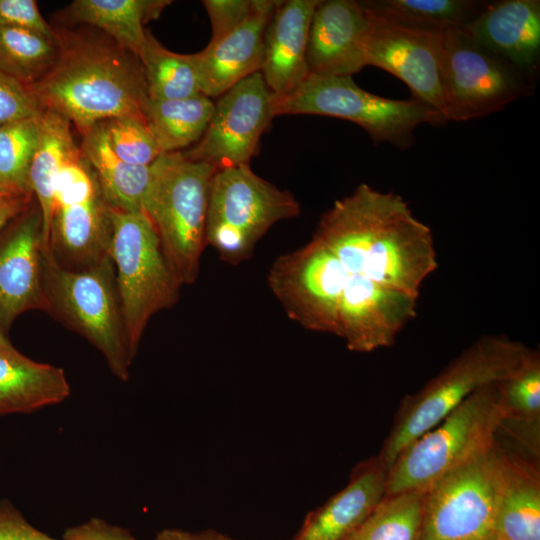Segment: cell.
<instances>
[{
  "mask_svg": "<svg viewBox=\"0 0 540 540\" xmlns=\"http://www.w3.org/2000/svg\"><path fill=\"white\" fill-rule=\"evenodd\" d=\"M58 38L10 27H0V71L26 86L39 82L55 65Z\"/></svg>",
  "mask_w": 540,
  "mask_h": 540,
  "instance_id": "obj_31",
  "label": "cell"
},
{
  "mask_svg": "<svg viewBox=\"0 0 540 540\" xmlns=\"http://www.w3.org/2000/svg\"><path fill=\"white\" fill-rule=\"evenodd\" d=\"M76 146L70 121L57 112L44 110L39 118V140L29 168V186L41 211L45 248H49L55 180Z\"/></svg>",
  "mask_w": 540,
  "mask_h": 540,
  "instance_id": "obj_27",
  "label": "cell"
},
{
  "mask_svg": "<svg viewBox=\"0 0 540 540\" xmlns=\"http://www.w3.org/2000/svg\"><path fill=\"white\" fill-rule=\"evenodd\" d=\"M503 419L540 425V355L530 350L522 364L497 383Z\"/></svg>",
  "mask_w": 540,
  "mask_h": 540,
  "instance_id": "obj_34",
  "label": "cell"
},
{
  "mask_svg": "<svg viewBox=\"0 0 540 540\" xmlns=\"http://www.w3.org/2000/svg\"><path fill=\"white\" fill-rule=\"evenodd\" d=\"M43 290L46 312L77 332L105 358L120 380L129 378L132 356L111 257L82 269H69L43 253Z\"/></svg>",
  "mask_w": 540,
  "mask_h": 540,
  "instance_id": "obj_4",
  "label": "cell"
},
{
  "mask_svg": "<svg viewBox=\"0 0 540 540\" xmlns=\"http://www.w3.org/2000/svg\"><path fill=\"white\" fill-rule=\"evenodd\" d=\"M369 17L359 1L326 0L315 7L308 34L309 74L352 77L366 66Z\"/></svg>",
  "mask_w": 540,
  "mask_h": 540,
  "instance_id": "obj_18",
  "label": "cell"
},
{
  "mask_svg": "<svg viewBox=\"0 0 540 540\" xmlns=\"http://www.w3.org/2000/svg\"><path fill=\"white\" fill-rule=\"evenodd\" d=\"M348 275L338 258L312 238L299 249L280 255L267 280L289 318L308 330L335 335Z\"/></svg>",
  "mask_w": 540,
  "mask_h": 540,
  "instance_id": "obj_13",
  "label": "cell"
},
{
  "mask_svg": "<svg viewBox=\"0 0 540 540\" xmlns=\"http://www.w3.org/2000/svg\"><path fill=\"white\" fill-rule=\"evenodd\" d=\"M312 238L349 274L415 297L438 266L430 227L400 195L364 183L322 214Z\"/></svg>",
  "mask_w": 540,
  "mask_h": 540,
  "instance_id": "obj_1",
  "label": "cell"
},
{
  "mask_svg": "<svg viewBox=\"0 0 540 540\" xmlns=\"http://www.w3.org/2000/svg\"><path fill=\"white\" fill-rule=\"evenodd\" d=\"M63 540H137L119 526L111 525L100 518H91L74 527L67 528Z\"/></svg>",
  "mask_w": 540,
  "mask_h": 540,
  "instance_id": "obj_40",
  "label": "cell"
},
{
  "mask_svg": "<svg viewBox=\"0 0 540 540\" xmlns=\"http://www.w3.org/2000/svg\"><path fill=\"white\" fill-rule=\"evenodd\" d=\"M425 489L385 496L344 540H420Z\"/></svg>",
  "mask_w": 540,
  "mask_h": 540,
  "instance_id": "obj_32",
  "label": "cell"
},
{
  "mask_svg": "<svg viewBox=\"0 0 540 540\" xmlns=\"http://www.w3.org/2000/svg\"><path fill=\"white\" fill-rule=\"evenodd\" d=\"M43 111L26 85L0 71V127L38 117Z\"/></svg>",
  "mask_w": 540,
  "mask_h": 540,
  "instance_id": "obj_36",
  "label": "cell"
},
{
  "mask_svg": "<svg viewBox=\"0 0 540 540\" xmlns=\"http://www.w3.org/2000/svg\"><path fill=\"white\" fill-rule=\"evenodd\" d=\"M494 535L504 540H540L538 464L506 451Z\"/></svg>",
  "mask_w": 540,
  "mask_h": 540,
  "instance_id": "obj_25",
  "label": "cell"
},
{
  "mask_svg": "<svg viewBox=\"0 0 540 540\" xmlns=\"http://www.w3.org/2000/svg\"><path fill=\"white\" fill-rule=\"evenodd\" d=\"M299 214L294 195L258 176L249 164L221 168L210 184L206 244L222 261L236 265L252 256L270 227Z\"/></svg>",
  "mask_w": 540,
  "mask_h": 540,
  "instance_id": "obj_9",
  "label": "cell"
},
{
  "mask_svg": "<svg viewBox=\"0 0 540 540\" xmlns=\"http://www.w3.org/2000/svg\"><path fill=\"white\" fill-rule=\"evenodd\" d=\"M71 388L62 368L22 353H0V414L30 413L63 402Z\"/></svg>",
  "mask_w": 540,
  "mask_h": 540,
  "instance_id": "obj_23",
  "label": "cell"
},
{
  "mask_svg": "<svg viewBox=\"0 0 540 540\" xmlns=\"http://www.w3.org/2000/svg\"><path fill=\"white\" fill-rule=\"evenodd\" d=\"M152 170L143 211L151 220L181 284H193L207 245L206 214L216 169L205 162L190 160L180 151L159 155L152 163Z\"/></svg>",
  "mask_w": 540,
  "mask_h": 540,
  "instance_id": "obj_5",
  "label": "cell"
},
{
  "mask_svg": "<svg viewBox=\"0 0 540 540\" xmlns=\"http://www.w3.org/2000/svg\"><path fill=\"white\" fill-rule=\"evenodd\" d=\"M278 2L256 0L254 9L239 27L196 53L203 95L219 97L241 80L260 72L265 33Z\"/></svg>",
  "mask_w": 540,
  "mask_h": 540,
  "instance_id": "obj_20",
  "label": "cell"
},
{
  "mask_svg": "<svg viewBox=\"0 0 540 540\" xmlns=\"http://www.w3.org/2000/svg\"><path fill=\"white\" fill-rule=\"evenodd\" d=\"M388 468L378 455L359 462L348 484L311 511L292 540H344L374 511L386 494Z\"/></svg>",
  "mask_w": 540,
  "mask_h": 540,
  "instance_id": "obj_21",
  "label": "cell"
},
{
  "mask_svg": "<svg viewBox=\"0 0 540 540\" xmlns=\"http://www.w3.org/2000/svg\"><path fill=\"white\" fill-rule=\"evenodd\" d=\"M33 195L0 192V228L22 214L30 205Z\"/></svg>",
  "mask_w": 540,
  "mask_h": 540,
  "instance_id": "obj_41",
  "label": "cell"
},
{
  "mask_svg": "<svg viewBox=\"0 0 540 540\" xmlns=\"http://www.w3.org/2000/svg\"><path fill=\"white\" fill-rule=\"evenodd\" d=\"M0 27L34 31L56 38V30L43 18L34 0H0Z\"/></svg>",
  "mask_w": 540,
  "mask_h": 540,
  "instance_id": "obj_38",
  "label": "cell"
},
{
  "mask_svg": "<svg viewBox=\"0 0 540 540\" xmlns=\"http://www.w3.org/2000/svg\"><path fill=\"white\" fill-rule=\"evenodd\" d=\"M273 98L260 72L241 80L219 96L203 136L182 154L216 170L249 164L274 117Z\"/></svg>",
  "mask_w": 540,
  "mask_h": 540,
  "instance_id": "obj_14",
  "label": "cell"
},
{
  "mask_svg": "<svg viewBox=\"0 0 540 540\" xmlns=\"http://www.w3.org/2000/svg\"><path fill=\"white\" fill-rule=\"evenodd\" d=\"M484 540H504V539H502V538H500V537H498L496 535H492V536H490V537H488V538H486Z\"/></svg>",
  "mask_w": 540,
  "mask_h": 540,
  "instance_id": "obj_44",
  "label": "cell"
},
{
  "mask_svg": "<svg viewBox=\"0 0 540 540\" xmlns=\"http://www.w3.org/2000/svg\"><path fill=\"white\" fill-rule=\"evenodd\" d=\"M368 17L366 65L402 80L413 98L430 105L447 121L442 81L444 32L397 26Z\"/></svg>",
  "mask_w": 540,
  "mask_h": 540,
  "instance_id": "obj_15",
  "label": "cell"
},
{
  "mask_svg": "<svg viewBox=\"0 0 540 540\" xmlns=\"http://www.w3.org/2000/svg\"><path fill=\"white\" fill-rule=\"evenodd\" d=\"M418 297L349 274L337 313L336 336L349 350L367 353L392 346L417 314Z\"/></svg>",
  "mask_w": 540,
  "mask_h": 540,
  "instance_id": "obj_16",
  "label": "cell"
},
{
  "mask_svg": "<svg viewBox=\"0 0 540 540\" xmlns=\"http://www.w3.org/2000/svg\"><path fill=\"white\" fill-rule=\"evenodd\" d=\"M0 540H57L32 526L8 500L0 501Z\"/></svg>",
  "mask_w": 540,
  "mask_h": 540,
  "instance_id": "obj_39",
  "label": "cell"
},
{
  "mask_svg": "<svg viewBox=\"0 0 540 540\" xmlns=\"http://www.w3.org/2000/svg\"><path fill=\"white\" fill-rule=\"evenodd\" d=\"M110 257L115 270L127 341L135 357L151 317L179 300L181 282L172 270L158 234L145 212L109 207Z\"/></svg>",
  "mask_w": 540,
  "mask_h": 540,
  "instance_id": "obj_7",
  "label": "cell"
},
{
  "mask_svg": "<svg viewBox=\"0 0 540 540\" xmlns=\"http://www.w3.org/2000/svg\"><path fill=\"white\" fill-rule=\"evenodd\" d=\"M506 468L497 443L426 488L420 540H484L494 535Z\"/></svg>",
  "mask_w": 540,
  "mask_h": 540,
  "instance_id": "obj_10",
  "label": "cell"
},
{
  "mask_svg": "<svg viewBox=\"0 0 540 540\" xmlns=\"http://www.w3.org/2000/svg\"><path fill=\"white\" fill-rule=\"evenodd\" d=\"M111 150L121 160L140 166L151 165L161 155L146 120L135 116L102 122Z\"/></svg>",
  "mask_w": 540,
  "mask_h": 540,
  "instance_id": "obj_35",
  "label": "cell"
},
{
  "mask_svg": "<svg viewBox=\"0 0 540 540\" xmlns=\"http://www.w3.org/2000/svg\"><path fill=\"white\" fill-rule=\"evenodd\" d=\"M0 353L9 354V355H18L21 353L7 339L1 327H0Z\"/></svg>",
  "mask_w": 540,
  "mask_h": 540,
  "instance_id": "obj_43",
  "label": "cell"
},
{
  "mask_svg": "<svg viewBox=\"0 0 540 540\" xmlns=\"http://www.w3.org/2000/svg\"><path fill=\"white\" fill-rule=\"evenodd\" d=\"M40 116L0 127V192L33 195L29 168L39 140Z\"/></svg>",
  "mask_w": 540,
  "mask_h": 540,
  "instance_id": "obj_33",
  "label": "cell"
},
{
  "mask_svg": "<svg viewBox=\"0 0 540 540\" xmlns=\"http://www.w3.org/2000/svg\"><path fill=\"white\" fill-rule=\"evenodd\" d=\"M82 135L80 149L97 177L107 205L126 212L143 211L152 181V164L133 165L118 158L109 146L102 123Z\"/></svg>",
  "mask_w": 540,
  "mask_h": 540,
  "instance_id": "obj_24",
  "label": "cell"
},
{
  "mask_svg": "<svg viewBox=\"0 0 540 540\" xmlns=\"http://www.w3.org/2000/svg\"><path fill=\"white\" fill-rule=\"evenodd\" d=\"M55 30L59 57L45 77L27 86L43 110L62 115L81 134L113 118L145 119L149 98L136 55L103 33Z\"/></svg>",
  "mask_w": 540,
  "mask_h": 540,
  "instance_id": "obj_2",
  "label": "cell"
},
{
  "mask_svg": "<svg viewBox=\"0 0 540 540\" xmlns=\"http://www.w3.org/2000/svg\"><path fill=\"white\" fill-rule=\"evenodd\" d=\"M273 115L309 114L341 118L361 126L375 143L387 142L408 149L414 142V130L428 123L447 121L425 102L388 99L359 86L352 77L309 74L295 89L275 96Z\"/></svg>",
  "mask_w": 540,
  "mask_h": 540,
  "instance_id": "obj_8",
  "label": "cell"
},
{
  "mask_svg": "<svg viewBox=\"0 0 540 540\" xmlns=\"http://www.w3.org/2000/svg\"><path fill=\"white\" fill-rule=\"evenodd\" d=\"M214 111V102L205 95L179 100H149L146 123L161 154L180 152L203 136Z\"/></svg>",
  "mask_w": 540,
  "mask_h": 540,
  "instance_id": "obj_29",
  "label": "cell"
},
{
  "mask_svg": "<svg viewBox=\"0 0 540 540\" xmlns=\"http://www.w3.org/2000/svg\"><path fill=\"white\" fill-rule=\"evenodd\" d=\"M43 221L33 204L0 234V327L26 311L46 312L43 290Z\"/></svg>",
  "mask_w": 540,
  "mask_h": 540,
  "instance_id": "obj_17",
  "label": "cell"
},
{
  "mask_svg": "<svg viewBox=\"0 0 540 540\" xmlns=\"http://www.w3.org/2000/svg\"><path fill=\"white\" fill-rule=\"evenodd\" d=\"M212 35L209 45H214L239 27L254 9L256 0H204Z\"/></svg>",
  "mask_w": 540,
  "mask_h": 540,
  "instance_id": "obj_37",
  "label": "cell"
},
{
  "mask_svg": "<svg viewBox=\"0 0 540 540\" xmlns=\"http://www.w3.org/2000/svg\"><path fill=\"white\" fill-rule=\"evenodd\" d=\"M504 335H483L418 391L406 395L377 454L389 469L399 454L468 396L509 377L530 352Z\"/></svg>",
  "mask_w": 540,
  "mask_h": 540,
  "instance_id": "obj_3",
  "label": "cell"
},
{
  "mask_svg": "<svg viewBox=\"0 0 540 540\" xmlns=\"http://www.w3.org/2000/svg\"><path fill=\"white\" fill-rule=\"evenodd\" d=\"M155 540H235L227 535L209 529L201 532H189L176 528H166L160 531Z\"/></svg>",
  "mask_w": 540,
  "mask_h": 540,
  "instance_id": "obj_42",
  "label": "cell"
},
{
  "mask_svg": "<svg viewBox=\"0 0 540 540\" xmlns=\"http://www.w3.org/2000/svg\"><path fill=\"white\" fill-rule=\"evenodd\" d=\"M139 59L149 100H179L203 95L196 53L171 52L147 31Z\"/></svg>",
  "mask_w": 540,
  "mask_h": 540,
  "instance_id": "obj_30",
  "label": "cell"
},
{
  "mask_svg": "<svg viewBox=\"0 0 540 540\" xmlns=\"http://www.w3.org/2000/svg\"><path fill=\"white\" fill-rule=\"evenodd\" d=\"M372 18L408 28L445 32L464 28L489 3L483 0H363Z\"/></svg>",
  "mask_w": 540,
  "mask_h": 540,
  "instance_id": "obj_28",
  "label": "cell"
},
{
  "mask_svg": "<svg viewBox=\"0 0 540 540\" xmlns=\"http://www.w3.org/2000/svg\"><path fill=\"white\" fill-rule=\"evenodd\" d=\"M463 30L536 83L540 70V1H489Z\"/></svg>",
  "mask_w": 540,
  "mask_h": 540,
  "instance_id": "obj_19",
  "label": "cell"
},
{
  "mask_svg": "<svg viewBox=\"0 0 540 540\" xmlns=\"http://www.w3.org/2000/svg\"><path fill=\"white\" fill-rule=\"evenodd\" d=\"M320 0L279 1L268 24L260 73L275 96L299 86L309 75L308 34Z\"/></svg>",
  "mask_w": 540,
  "mask_h": 540,
  "instance_id": "obj_22",
  "label": "cell"
},
{
  "mask_svg": "<svg viewBox=\"0 0 540 540\" xmlns=\"http://www.w3.org/2000/svg\"><path fill=\"white\" fill-rule=\"evenodd\" d=\"M442 81L447 121H467L498 112L532 95L536 87L463 28L443 34Z\"/></svg>",
  "mask_w": 540,
  "mask_h": 540,
  "instance_id": "obj_11",
  "label": "cell"
},
{
  "mask_svg": "<svg viewBox=\"0 0 540 540\" xmlns=\"http://www.w3.org/2000/svg\"><path fill=\"white\" fill-rule=\"evenodd\" d=\"M111 231L109 206L76 146L55 180L49 248L62 266L86 268L110 257Z\"/></svg>",
  "mask_w": 540,
  "mask_h": 540,
  "instance_id": "obj_12",
  "label": "cell"
},
{
  "mask_svg": "<svg viewBox=\"0 0 540 540\" xmlns=\"http://www.w3.org/2000/svg\"><path fill=\"white\" fill-rule=\"evenodd\" d=\"M171 3L167 0H76L63 12L72 23L97 28L138 58L147 38L144 25Z\"/></svg>",
  "mask_w": 540,
  "mask_h": 540,
  "instance_id": "obj_26",
  "label": "cell"
},
{
  "mask_svg": "<svg viewBox=\"0 0 540 540\" xmlns=\"http://www.w3.org/2000/svg\"><path fill=\"white\" fill-rule=\"evenodd\" d=\"M502 419L497 383L475 391L399 454L388 469L385 496L425 489L489 450L497 443Z\"/></svg>",
  "mask_w": 540,
  "mask_h": 540,
  "instance_id": "obj_6",
  "label": "cell"
}]
</instances>
